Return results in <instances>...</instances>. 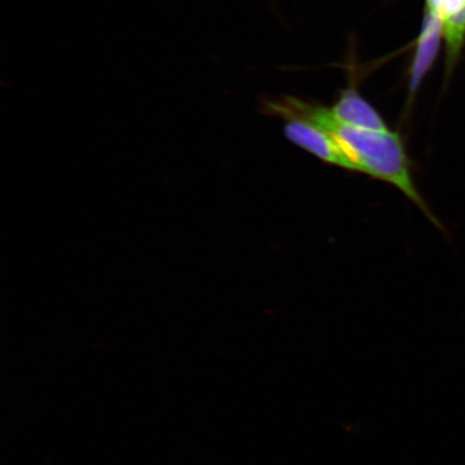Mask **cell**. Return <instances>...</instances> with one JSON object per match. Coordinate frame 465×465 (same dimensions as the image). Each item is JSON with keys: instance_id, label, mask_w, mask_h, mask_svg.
<instances>
[{"instance_id": "1", "label": "cell", "mask_w": 465, "mask_h": 465, "mask_svg": "<svg viewBox=\"0 0 465 465\" xmlns=\"http://www.w3.org/2000/svg\"><path fill=\"white\" fill-rule=\"evenodd\" d=\"M269 113L287 120L305 121L330 134L358 167L359 173L393 185L441 229L416 187L411 164L402 138L391 131H371L341 124L331 108L311 104L296 98H283L282 103L269 104Z\"/></svg>"}, {"instance_id": "2", "label": "cell", "mask_w": 465, "mask_h": 465, "mask_svg": "<svg viewBox=\"0 0 465 465\" xmlns=\"http://www.w3.org/2000/svg\"><path fill=\"white\" fill-rule=\"evenodd\" d=\"M284 135L291 143L299 145L319 160L342 170L359 173L358 167L341 149L339 143L319 127L301 120H288Z\"/></svg>"}, {"instance_id": "3", "label": "cell", "mask_w": 465, "mask_h": 465, "mask_svg": "<svg viewBox=\"0 0 465 465\" xmlns=\"http://www.w3.org/2000/svg\"><path fill=\"white\" fill-rule=\"evenodd\" d=\"M331 112L341 124L364 130L389 131L380 114L354 89L342 92Z\"/></svg>"}, {"instance_id": "4", "label": "cell", "mask_w": 465, "mask_h": 465, "mask_svg": "<svg viewBox=\"0 0 465 465\" xmlns=\"http://www.w3.org/2000/svg\"><path fill=\"white\" fill-rule=\"evenodd\" d=\"M443 31V20L438 15L430 13L424 17L420 45L412 64L411 75V90L414 91L420 84L424 74L432 65L438 54L440 38Z\"/></svg>"}, {"instance_id": "5", "label": "cell", "mask_w": 465, "mask_h": 465, "mask_svg": "<svg viewBox=\"0 0 465 465\" xmlns=\"http://www.w3.org/2000/svg\"><path fill=\"white\" fill-rule=\"evenodd\" d=\"M443 33L450 46V55H456L465 37V5L443 19Z\"/></svg>"}, {"instance_id": "6", "label": "cell", "mask_w": 465, "mask_h": 465, "mask_svg": "<svg viewBox=\"0 0 465 465\" xmlns=\"http://www.w3.org/2000/svg\"><path fill=\"white\" fill-rule=\"evenodd\" d=\"M444 3L445 0H428L430 13L440 16L441 9H443Z\"/></svg>"}]
</instances>
